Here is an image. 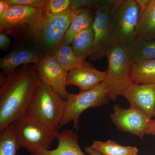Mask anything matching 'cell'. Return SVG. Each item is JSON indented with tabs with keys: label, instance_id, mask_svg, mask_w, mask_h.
Masks as SVG:
<instances>
[{
	"label": "cell",
	"instance_id": "obj_1",
	"mask_svg": "<svg viewBox=\"0 0 155 155\" xmlns=\"http://www.w3.org/2000/svg\"><path fill=\"white\" fill-rule=\"evenodd\" d=\"M7 76L0 88V130L25 117L40 81L34 64L24 65Z\"/></svg>",
	"mask_w": 155,
	"mask_h": 155
},
{
	"label": "cell",
	"instance_id": "obj_2",
	"mask_svg": "<svg viewBox=\"0 0 155 155\" xmlns=\"http://www.w3.org/2000/svg\"><path fill=\"white\" fill-rule=\"evenodd\" d=\"M48 18L41 9L12 5L0 15V33L12 37L17 43L39 48Z\"/></svg>",
	"mask_w": 155,
	"mask_h": 155
},
{
	"label": "cell",
	"instance_id": "obj_3",
	"mask_svg": "<svg viewBox=\"0 0 155 155\" xmlns=\"http://www.w3.org/2000/svg\"><path fill=\"white\" fill-rule=\"evenodd\" d=\"M65 105L66 100L40 80L36 95L26 111L25 116L58 133L61 128Z\"/></svg>",
	"mask_w": 155,
	"mask_h": 155
},
{
	"label": "cell",
	"instance_id": "obj_4",
	"mask_svg": "<svg viewBox=\"0 0 155 155\" xmlns=\"http://www.w3.org/2000/svg\"><path fill=\"white\" fill-rule=\"evenodd\" d=\"M108 66L104 83L107 87L110 99L116 101L134 82L132 64L128 48L116 44L107 53Z\"/></svg>",
	"mask_w": 155,
	"mask_h": 155
},
{
	"label": "cell",
	"instance_id": "obj_5",
	"mask_svg": "<svg viewBox=\"0 0 155 155\" xmlns=\"http://www.w3.org/2000/svg\"><path fill=\"white\" fill-rule=\"evenodd\" d=\"M122 0H97L94 20L93 24L94 33V47L89 60L100 61L106 57L114 43L113 16Z\"/></svg>",
	"mask_w": 155,
	"mask_h": 155
},
{
	"label": "cell",
	"instance_id": "obj_6",
	"mask_svg": "<svg viewBox=\"0 0 155 155\" xmlns=\"http://www.w3.org/2000/svg\"><path fill=\"white\" fill-rule=\"evenodd\" d=\"M107 87L102 82L94 88L78 94H68L66 100L65 110L60 128L73 122V129H79V117L82 113L90 108L101 107L110 101Z\"/></svg>",
	"mask_w": 155,
	"mask_h": 155
},
{
	"label": "cell",
	"instance_id": "obj_7",
	"mask_svg": "<svg viewBox=\"0 0 155 155\" xmlns=\"http://www.w3.org/2000/svg\"><path fill=\"white\" fill-rule=\"evenodd\" d=\"M140 7L136 0H122L113 16L115 44L128 48L137 38Z\"/></svg>",
	"mask_w": 155,
	"mask_h": 155
},
{
	"label": "cell",
	"instance_id": "obj_8",
	"mask_svg": "<svg viewBox=\"0 0 155 155\" xmlns=\"http://www.w3.org/2000/svg\"><path fill=\"white\" fill-rule=\"evenodd\" d=\"M14 122L21 146L30 153L39 150H50L57 138L58 132L26 116Z\"/></svg>",
	"mask_w": 155,
	"mask_h": 155
},
{
	"label": "cell",
	"instance_id": "obj_9",
	"mask_svg": "<svg viewBox=\"0 0 155 155\" xmlns=\"http://www.w3.org/2000/svg\"><path fill=\"white\" fill-rule=\"evenodd\" d=\"M110 117L112 122L119 130L137 136L141 139L148 134L153 119L138 108L130 105L124 109L119 105L113 107Z\"/></svg>",
	"mask_w": 155,
	"mask_h": 155
},
{
	"label": "cell",
	"instance_id": "obj_10",
	"mask_svg": "<svg viewBox=\"0 0 155 155\" xmlns=\"http://www.w3.org/2000/svg\"><path fill=\"white\" fill-rule=\"evenodd\" d=\"M81 10L69 9L56 16L48 17L47 23L39 44L44 56L51 55L59 47L72 20Z\"/></svg>",
	"mask_w": 155,
	"mask_h": 155
},
{
	"label": "cell",
	"instance_id": "obj_11",
	"mask_svg": "<svg viewBox=\"0 0 155 155\" xmlns=\"http://www.w3.org/2000/svg\"><path fill=\"white\" fill-rule=\"evenodd\" d=\"M34 66L40 80L51 87L64 99H67L69 94L67 90L68 72L64 71L56 59L51 55H45Z\"/></svg>",
	"mask_w": 155,
	"mask_h": 155
},
{
	"label": "cell",
	"instance_id": "obj_12",
	"mask_svg": "<svg viewBox=\"0 0 155 155\" xmlns=\"http://www.w3.org/2000/svg\"><path fill=\"white\" fill-rule=\"evenodd\" d=\"M15 46L7 55L0 59V68L8 75L21 65L37 64L44 56L38 47L16 43Z\"/></svg>",
	"mask_w": 155,
	"mask_h": 155
},
{
	"label": "cell",
	"instance_id": "obj_13",
	"mask_svg": "<svg viewBox=\"0 0 155 155\" xmlns=\"http://www.w3.org/2000/svg\"><path fill=\"white\" fill-rule=\"evenodd\" d=\"M122 96L129 101L130 105L138 108L152 119L155 118V84L134 83Z\"/></svg>",
	"mask_w": 155,
	"mask_h": 155
},
{
	"label": "cell",
	"instance_id": "obj_14",
	"mask_svg": "<svg viewBox=\"0 0 155 155\" xmlns=\"http://www.w3.org/2000/svg\"><path fill=\"white\" fill-rule=\"evenodd\" d=\"M106 77V71H100L91 65L84 66L68 72L67 85H75L80 91H87L104 81Z\"/></svg>",
	"mask_w": 155,
	"mask_h": 155
},
{
	"label": "cell",
	"instance_id": "obj_15",
	"mask_svg": "<svg viewBox=\"0 0 155 155\" xmlns=\"http://www.w3.org/2000/svg\"><path fill=\"white\" fill-rule=\"evenodd\" d=\"M140 7L137 38L155 40V0H136Z\"/></svg>",
	"mask_w": 155,
	"mask_h": 155
},
{
	"label": "cell",
	"instance_id": "obj_16",
	"mask_svg": "<svg viewBox=\"0 0 155 155\" xmlns=\"http://www.w3.org/2000/svg\"><path fill=\"white\" fill-rule=\"evenodd\" d=\"M58 144L53 150H41L31 153L29 155H86L78 144V137L74 129H64L58 132Z\"/></svg>",
	"mask_w": 155,
	"mask_h": 155
},
{
	"label": "cell",
	"instance_id": "obj_17",
	"mask_svg": "<svg viewBox=\"0 0 155 155\" xmlns=\"http://www.w3.org/2000/svg\"><path fill=\"white\" fill-rule=\"evenodd\" d=\"M94 17L91 8L81 9L72 20L60 45H71L73 39L77 34L86 28L92 26Z\"/></svg>",
	"mask_w": 155,
	"mask_h": 155
},
{
	"label": "cell",
	"instance_id": "obj_18",
	"mask_svg": "<svg viewBox=\"0 0 155 155\" xmlns=\"http://www.w3.org/2000/svg\"><path fill=\"white\" fill-rule=\"evenodd\" d=\"M51 55L67 72L78 67L91 65L78 58L73 51L71 45H60Z\"/></svg>",
	"mask_w": 155,
	"mask_h": 155
},
{
	"label": "cell",
	"instance_id": "obj_19",
	"mask_svg": "<svg viewBox=\"0 0 155 155\" xmlns=\"http://www.w3.org/2000/svg\"><path fill=\"white\" fill-rule=\"evenodd\" d=\"M94 33L92 26L81 31L73 39L71 46L78 58L86 61L94 47Z\"/></svg>",
	"mask_w": 155,
	"mask_h": 155
},
{
	"label": "cell",
	"instance_id": "obj_20",
	"mask_svg": "<svg viewBox=\"0 0 155 155\" xmlns=\"http://www.w3.org/2000/svg\"><path fill=\"white\" fill-rule=\"evenodd\" d=\"M128 48L133 64L155 59V40L136 38Z\"/></svg>",
	"mask_w": 155,
	"mask_h": 155
},
{
	"label": "cell",
	"instance_id": "obj_21",
	"mask_svg": "<svg viewBox=\"0 0 155 155\" xmlns=\"http://www.w3.org/2000/svg\"><path fill=\"white\" fill-rule=\"evenodd\" d=\"M21 147L14 122L0 130V155H17Z\"/></svg>",
	"mask_w": 155,
	"mask_h": 155
},
{
	"label": "cell",
	"instance_id": "obj_22",
	"mask_svg": "<svg viewBox=\"0 0 155 155\" xmlns=\"http://www.w3.org/2000/svg\"><path fill=\"white\" fill-rule=\"evenodd\" d=\"M90 147L103 155H137L138 153L136 147L121 145L112 140L105 142L94 140Z\"/></svg>",
	"mask_w": 155,
	"mask_h": 155
},
{
	"label": "cell",
	"instance_id": "obj_23",
	"mask_svg": "<svg viewBox=\"0 0 155 155\" xmlns=\"http://www.w3.org/2000/svg\"><path fill=\"white\" fill-rule=\"evenodd\" d=\"M132 79L134 83L155 84V59L133 64Z\"/></svg>",
	"mask_w": 155,
	"mask_h": 155
},
{
	"label": "cell",
	"instance_id": "obj_24",
	"mask_svg": "<svg viewBox=\"0 0 155 155\" xmlns=\"http://www.w3.org/2000/svg\"><path fill=\"white\" fill-rule=\"evenodd\" d=\"M71 0H49L45 13L48 17L61 14L70 9Z\"/></svg>",
	"mask_w": 155,
	"mask_h": 155
},
{
	"label": "cell",
	"instance_id": "obj_25",
	"mask_svg": "<svg viewBox=\"0 0 155 155\" xmlns=\"http://www.w3.org/2000/svg\"><path fill=\"white\" fill-rule=\"evenodd\" d=\"M10 5H19L41 9L45 12L49 0H6Z\"/></svg>",
	"mask_w": 155,
	"mask_h": 155
},
{
	"label": "cell",
	"instance_id": "obj_26",
	"mask_svg": "<svg viewBox=\"0 0 155 155\" xmlns=\"http://www.w3.org/2000/svg\"><path fill=\"white\" fill-rule=\"evenodd\" d=\"M97 0H71L70 9L77 11L95 8Z\"/></svg>",
	"mask_w": 155,
	"mask_h": 155
},
{
	"label": "cell",
	"instance_id": "obj_27",
	"mask_svg": "<svg viewBox=\"0 0 155 155\" xmlns=\"http://www.w3.org/2000/svg\"><path fill=\"white\" fill-rule=\"evenodd\" d=\"M11 39L5 34L0 33V48L2 51H6L10 47Z\"/></svg>",
	"mask_w": 155,
	"mask_h": 155
},
{
	"label": "cell",
	"instance_id": "obj_28",
	"mask_svg": "<svg viewBox=\"0 0 155 155\" xmlns=\"http://www.w3.org/2000/svg\"><path fill=\"white\" fill-rule=\"evenodd\" d=\"M9 5L6 0H0V15L4 14L10 8Z\"/></svg>",
	"mask_w": 155,
	"mask_h": 155
},
{
	"label": "cell",
	"instance_id": "obj_29",
	"mask_svg": "<svg viewBox=\"0 0 155 155\" xmlns=\"http://www.w3.org/2000/svg\"><path fill=\"white\" fill-rule=\"evenodd\" d=\"M85 151L89 155H103L99 152L93 149L90 146L87 147L84 149Z\"/></svg>",
	"mask_w": 155,
	"mask_h": 155
},
{
	"label": "cell",
	"instance_id": "obj_30",
	"mask_svg": "<svg viewBox=\"0 0 155 155\" xmlns=\"http://www.w3.org/2000/svg\"><path fill=\"white\" fill-rule=\"evenodd\" d=\"M148 134L153 135L155 137V118L152 119L150 126Z\"/></svg>",
	"mask_w": 155,
	"mask_h": 155
}]
</instances>
